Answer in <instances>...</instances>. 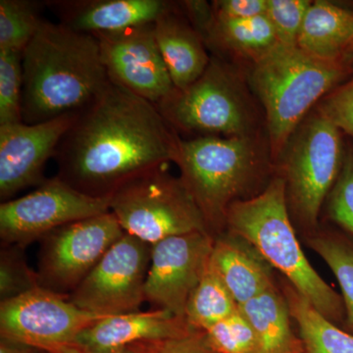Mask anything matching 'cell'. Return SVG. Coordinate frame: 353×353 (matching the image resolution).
<instances>
[{
	"instance_id": "6da1fadb",
	"label": "cell",
	"mask_w": 353,
	"mask_h": 353,
	"mask_svg": "<svg viewBox=\"0 0 353 353\" xmlns=\"http://www.w3.org/2000/svg\"><path fill=\"white\" fill-rule=\"evenodd\" d=\"M180 139L155 104L111 82L58 145L57 176L88 196L109 197L132 176L174 162Z\"/></svg>"
},
{
	"instance_id": "7a4b0ae2",
	"label": "cell",
	"mask_w": 353,
	"mask_h": 353,
	"mask_svg": "<svg viewBox=\"0 0 353 353\" xmlns=\"http://www.w3.org/2000/svg\"><path fill=\"white\" fill-rule=\"evenodd\" d=\"M23 122L79 112L111 83L94 34L43 20L22 53Z\"/></svg>"
},
{
	"instance_id": "3957f363",
	"label": "cell",
	"mask_w": 353,
	"mask_h": 353,
	"mask_svg": "<svg viewBox=\"0 0 353 353\" xmlns=\"http://www.w3.org/2000/svg\"><path fill=\"white\" fill-rule=\"evenodd\" d=\"M228 233L252 246L271 267L325 317L345 322L343 299L305 257L292 227L284 179H272L259 194L234 202L226 216Z\"/></svg>"
},
{
	"instance_id": "277c9868",
	"label": "cell",
	"mask_w": 353,
	"mask_h": 353,
	"mask_svg": "<svg viewBox=\"0 0 353 353\" xmlns=\"http://www.w3.org/2000/svg\"><path fill=\"white\" fill-rule=\"evenodd\" d=\"M353 76V66L325 61L278 43L252 62L248 83L266 115L271 158L279 155L311 109Z\"/></svg>"
},
{
	"instance_id": "5b68a950",
	"label": "cell",
	"mask_w": 353,
	"mask_h": 353,
	"mask_svg": "<svg viewBox=\"0 0 353 353\" xmlns=\"http://www.w3.org/2000/svg\"><path fill=\"white\" fill-rule=\"evenodd\" d=\"M267 157L256 134L179 141L174 163L214 238L226 228L230 206L245 199L266 174Z\"/></svg>"
},
{
	"instance_id": "8992f818",
	"label": "cell",
	"mask_w": 353,
	"mask_h": 353,
	"mask_svg": "<svg viewBox=\"0 0 353 353\" xmlns=\"http://www.w3.org/2000/svg\"><path fill=\"white\" fill-rule=\"evenodd\" d=\"M343 132L314 110L308 114L279 155L290 214L306 229L317 227L320 211L340 175Z\"/></svg>"
},
{
	"instance_id": "52a82bcc",
	"label": "cell",
	"mask_w": 353,
	"mask_h": 353,
	"mask_svg": "<svg viewBox=\"0 0 353 353\" xmlns=\"http://www.w3.org/2000/svg\"><path fill=\"white\" fill-rule=\"evenodd\" d=\"M163 166L132 176L110 196V212L126 234L155 245L165 239L208 232L205 221L181 176Z\"/></svg>"
},
{
	"instance_id": "ba28073f",
	"label": "cell",
	"mask_w": 353,
	"mask_h": 353,
	"mask_svg": "<svg viewBox=\"0 0 353 353\" xmlns=\"http://www.w3.org/2000/svg\"><path fill=\"white\" fill-rule=\"evenodd\" d=\"M157 108L176 131L217 137L255 134L254 116L240 76L217 57L211 58L199 80L176 90Z\"/></svg>"
},
{
	"instance_id": "9c48e42d",
	"label": "cell",
	"mask_w": 353,
	"mask_h": 353,
	"mask_svg": "<svg viewBox=\"0 0 353 353\" xmlns=\"http://www.w3.org/2000/svg\"><path fill=\"white\" fill-rule=\"evenodd\" d=\"M124 234L109 211L46 234L37 272L39 287L68 297Z\"/></svg>"
},
{
	"instance_id": "30bf717a",
	"label": "cell",
	"mask_w": 353,
	"mask_h": 353,
	"mask_svg": "<svg viewBox=\"0 0 353 353\" xmlns=\"http://www.w3.org/2000/svg\"><path fill=\"white\" fill-rule=\"evenodd\" d=\"M110 211V196H88L59 176L46 179L30 194L1 202V246L24 248L32 241L75 221Z\"/></svg>"
},
{
	"instance_id": "8fae6325",
	"label": "cell",
	"mask_w": 353,
	"mask_h": 353,
	"mask_svg": "<svg viewBox=\"0 0 353 353\" xmlns=\"http://www.w3.org/2000/svg\"><path fill=\"white\" fill-rule=\"evenodd\" d=\"M152 248L125 233L70 294L68 301L99 316L139 311L145 301Z\"/></svg>"
},
{
	"instance_id": "7c38bea8",
	"label": "cell",
	"mask_w": 353,
	"mask_h": 353,
	"mask_svg": "<svg viewBox=\"0 0 353 353\" xmlns=\"http://www.w3.org/2000/svg\"><path fill=\"white\" fill-rule=\"evenodd\" d=\"M105 316L82 310L68 297L38 287L1 301V338L22 341L54 353L73 345L77 336Z\"/></svg>"
},
{
	"instance_id": "4fadbf2b",
	"label": "cell",
	"mask_w": 353,
	"mask_h": 353,
	"mask_svg": "<svg viewBox=\"0 0 353 353\" xmlns=\"http://www.w3.org/2000/svg\"><path fill=\"white\" fill-rule=\"evenodd\" d=\"M215 238L208 232L171 236L155 243L145 282V301L185 318L190 294L205 273Z\"/></svg>"
},
{
	"instance_id": "5bb4252c",
	"label": "cell",
	"mask_w": 353,
	"mask_h": 353,
	"mask_svg": "<svg viewBox=\"0 0 353 353\" xmlns=\"http://www.w3.org/2000/svg\"><path fill=\"white\" fill-rule=\"evenodd\" d=\"M111 82L155 105L175 92L155 38L154 23L94 34Z\"/></svg>"
},
{
	"instance_id": "9a60e30c",
	"label": "cell",
	"mask_w": 353,
	"mask_h": 353,
	"mask_svg": "<svg viewBox=\"0 0 353 353\" xmlns=\"http://www.w3.org/2000/svg\"><path fill=\"white\" fill-rule=\"evenodd\" d=\"M77 114L54 119L0 126V199L10 201L20 190L39 185L48 159L54 157L62 138L73 124Z\"/></svg>"
},
{
	"instance_id": "2e32d148",
	"label": "cell",
	"mask_w": 353,
	"mask_h": 353,
	"mask_svg": "<svg viewBox=\"0 0 353 353\" xmlns=\"http://www.w3.org/2000/svg\"><path fill=\"white\" fill-rule=\"evenodd\" d=\"M196 331L185 318L163 309L105 316L77 336L74 345L95 352H110L148 343L172 340Z\"/></svg>"
},
{
	"instance_id": "e0dca14e",
	"label": "cell",
	"mask_w": 353,
	"mask_h": 353,
	"mask_svg": "<svg viewBox=\"0 0 353 353\" xmlns=\"http://www.w3.org/2000/svg\"><path fill=\"white\" fill-rule=\"evenodd\" d=\"M60 24L85 34H104L152 24L173 6L164 0H59L48 1Z\"/></svg>"
},
{
	"instance_id": "ac0fdd59",
	"label": "cell",
	"mask_w": 353,
	"mask_h": 353,
	"mask_svg": "<svg viewBox=\"0 0 353 353\" xmlns=\"http://www.w3.org/2000/svg\"><path fill=\"white\" fill-rule=\"evenodd\" d=\"M155 38L176 90L201 78L210 62L206 44L190 24L178 3L154 22Z\"/></svg>"
},
{
	"instance_id": "d6986e66",
	"label": "cell",
	"mask_w": 353,
	"mask_h": 353,
	"mask_svg": "<svg viewBox=\"0 0 353 353\" xmlns=\"http://www.w3.org/2000/svg\"><path fill=\"white\" fill-rule=\"evenodd\" d=\"M210 265L239 307L274 285L270 265L252 245L229 233L216 236Z\"/></svg>"
},
{
	"instance_id": "ffe728a7",
	"label": "cell",
	"mask_w": 353,
	"mask_h": 353,
	"mask_svg": "<svg viewBox=\"0 0 353 353\" xmlns=\"http://www.w3.org/2000/svg\"><path fill=\"white\" fill-rule=\"evenodd\" d=\"M353 37V10L329 1H314L309 7L296 46L325 61H343Z\"/></svg>"
},
{
	"instance_id": "44dd1931",
	"label": "cell",
	"mask_w": 353,
	"mask_h": 353,
	"mask_svg": "<svg viewBox=\"0 0 353 353\" xmlns=\"http://www.w3.org/2000/svg\"><path fill=\"white\" fill-rule=\"evenodd\" d=\"M239 308L256 334L260 353H292L303 348L292 333L285 294L275 284Z\"/></svg>"
},
{
	"instance_id": "7402d4cb",
	"label": "cell",
	"mask_w": 353,
	"mask_h": 353,
	"mask_svg": "<svg viewBox=\"0 0 353 353\" xmlns=\"http://www.w3.org/2000/svg\"><path fill=\"white\" fill-rule=\"evenodd\" d=\"M284 294L304 353H353V334L325 317L290 283Z\"/></svg>"
},
{
	"instance_id": "603a6c76",
	"label": "cell",
	"mask_w": 353,
	"mask_h": 353,
	"mask_svg": "<svg viewBox=\"0 0 353 353\" xmlns=\"http://www.w3.org/2000/svg\"><path fill=\"white\" fill-rule=\"evenodd\" d=\"M279 39L264 15L248 19L216 17L206 46L226 50L253 62L277 46Z\"/></svg>"
},
{
	"instance_id": "cb8c5ba5",
	"label": "cell",
	"mask_w": 353,
	"mask_h": 353,
	"mask_svg": "<svg viewBox=\"0 0 353 353\" xmlns=\"http://www.w3.org/2000/svg\"><path fill=\"white\" fill-rule=\"evenodd\" d=\"M238 309V304L209 263L201 282L190 294L185 319L192 329L205 332Z\"/></svg>"
},
{
	"instance_id": "d4e9b609",
	"label": "cell",
	"mask_w": 353,
	"mask_h": 353,
	"mask_svg": "<svg viewBox=\"0 0 353 353\" xmlns=\"http://www.w3.org/2000/svg\"><path fill=\"white\" fill-rule=\"evenodd\" d=\"M308 245L328 265L336 278L345 305V324L353 333V239L341 232L328 231L307 238Z\"/></svg>"
},
{
	"instance_id": "484cf974",
	"label": "cell",
	"mask_w": 353,
	"mask_h": 353,
	"mask_svg": "<svg viewBox=\"0 0 353 353\" xmlns=\"http://www.w3.org/2000/svg\"><path fill=\"white\" fill-rule=\"evenodd\" d=\"M43 19L38 2L29 0L0 1V50L23 53Z\"/></svg>"
},
{
	"instance_id": "4316f807",
	"label": "cell",
	"mask_w": 353,
	"mask_h": 353,
	"mask_svg": "<svg viewBox=\"0 0 353 353\" xmlns=\"http://www.w3.org/2000/svg\"><path fill=\"white\" fill-rule=\"evenodd\" d=\"M203 333L216 353H260L256 334L240 308Z\"/></svg>"
},
{
	"instance_id": "83f0119b",
	"label": "cell",
	"mask_w": 353,
	"mask_h": 353,
	"mask_svg": "<svg viewBox=\"0 0 353 353\" xmlns=\"http://www.w3.org/2000/svg\"><path fill=\"white\" fill-rule=\"evenodd\" d=\"M22 53L0 50V126L23 122Z\"/></svg>"
},
{
	"instance_id": "f1b7e54d",
	"label": "cell",
	"mask_w": 353,
	"mask_h": 353,
	"mask_svg": "<svg viewBox=\"0 0 353 353\" xmlns=\"http://www.w3.org/2000/svg\"><path fill=\"white\" fill-rule=\"evenodd\" d=\"M39 287L38 273L26 261L24 248L1 246L0 252V297L13 299Z\"/></svg>"
},
{
	"instance_id": "f546056e",
	"label": "cell",
	"mask_w": 353,
	"mask_h": 353,
	"mask_svg": "<svg viewBox=\"0 0 353 353\" xmlns=\"http://www.w3.org/2000/svg\"><path fill=\"white\" fill-rule=\"evenodd\" d=\"M330 219L353 239V143L345 145L340 175L327 199Z\"/></svg>"
},
{
	"instance_id": "4dcf8cb0",
	"label": "cell",
	"mask_w": 353,
	"mask_h": 353,
	"mask_svg": "<svg viewBox=\"0 0 353 353\" xmlns=\"http://www.w3.org/2000/svg\"><path fill=\"white\" fill-rule=\"evenodd\" d=\"M311 3L309 0H267L266 16L275 30L279 43L296 46Z\"/></svg>"
},
{
	"instance_id": "1f68e13d",
	"label": "cell",
	"mask_w": 353,
	"mask_h": 353,
	"mask_svg": "<svg viewBox=\"0 0 353 353\" xmlns=\"http://www.w3.org/2000/svg\"><path fill=\"white\" fill-rule=\"evenodd\" d=\"M315 110L353 139V76L327 94Z\"/></svg>"
},
{
	"instance_id": "d6a6232c",
	"label": "cell",
	"mask_w": 353,
	"mask_h": 353,
	"mask_svg": "<svg viewBox=\"0 0 353 353\" xmlns=\"http://www.w3.org/2000/svg\"><path fill=\"white\" fill-rule=\"evenodd\" d=\"M148 353H216L201 331L172 340L148 341Z\"/></svg>"
},
{
	"instance_id": "836d02e7",
	"label": "cell",
	"mask_w": 353,
	"mask_h": 353,
	"mask_svg": "<svg viewBox=\"0 0 353 353\" xmlns=\"http://www.w3.org/2000/svg\"><path fill=\"white\" fill-rule=\"evenodd\" d=\"M212 7L216 17L248 19L266 14L267 0H218Z\"/></svg>"
},
{
	"instance_id": "e575fe53",
	"label": "cell",
	"mask_w": 353,
	"mask_h": 353,
	"mask_svg": "<svg viewBox=\"0 0 353 353\" xmlns=\"http://www.w3.org/2000/svg\"><path fill=\"white\" fill-rule=\"evenodd\" d=\"M179 4L181 11L185 16L190 24L206 44L210 36L211 30L215 22V14L212 4L206 1H183Z\"/></svg>"
},
{
	"instance_id": "d590c367",
	"label": "cell",
	"mask_w": 353,
	"mask_h": 353,
	"mask_svg": "<svg viewBox=\"0 0 353 353\" xmlns=\"http://www.w3.org/2000/svg\"><path fill=\"white\" fill-rule=\"evenodd\" d=\"M0 353H50L22 341L0 339Z\"/></svg>"
},
{
	"instance_id": "8d00e7d4",
	"label": "cell",
	"mask_w": 353,
	"mask_h": 353,
	"mask_svg": "<svg viewBox=\"0 0 353 353\" xmlns=\"http://www.w3.org/2000/svg\"><path fill=\"white\" fill-rule=\"evenodd\" d=\"M148 343H139V345H132V347L124 348V350L110 352H90V350H83L73 343V345L60 348L54 353H148Z\"/></svg>"
},
{
	"instance_id": "74e56055",
	"label": "cell",
	"mask_w": 353,
	"mask_h": 353,
	"mask_svg": "<svg viewBox=\"0 0 353 353\" xmlns=\"http://www.w3.org/2000/svg\"><path fill=\"white\" fill-rule=\"evenodd\" d=\"M343 61L350 65V66H353V37L350 43H348L347 50L343 53Z\"/></svg>"
},
{
	"instance_id": "f35d334b",
	"label": "cell",
	"mask_w": 353,
	"mask_h": 353,
	"mask_svg": "<svg viewBox=\"0 0 353 353\" xmlns=\"http://www.w3.org/2000/svg\"><path fill=\"white\" fill-rule=\"evenodd\" d=\"M292 353H304L303 347L301 348V350H296V352H292Z\"/></svg>"
}]
</instances>
